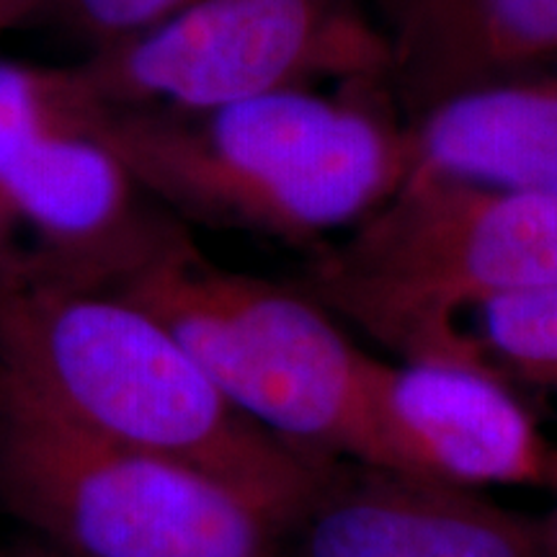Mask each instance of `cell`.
Segmentation results:
<instances>
[{"label": "cell", "mask_w": 557, "mask_h": 557, "mask_svg": "<svg viewBox=\"0 0 557 557\" xmlns=\"http://www.w3.org/2000/svg\"><path fill=\"white\" fill-rule=\"evenodd\" d=\"M0 557H70L62 549L47 545L32 534L18 532V537H13L11 542H3L0 545Z\"/></svg>", "instance_id": "15"}, {"label": "cell", "mask_w": 557, "mask_h": 557, "mask_svg": "<svg viewBox=\"0 0 557 557\" xmlns=\"http://www.w3.org/2000/svg\"><path fill=\"white\" fill-rule=\"evenodd\" d=\"M0 513L70 557H278V521L230 485L3 389Z\"/></svg>", "instance_id": "5"}, {"label": "cell", "mask_w": 557, "mask_h": 557, "mask_svg": "<svg viewBox=\"0 0 557 557\" xmlns=\"http://www.w3.org/2000/svg\"><path fill=\"white\" fill-rule=\"evenodd\" d=\"M83 107L0 173V278L120 295L191 233L83 127Z\"/></svg>", "instance_id": "7"}, {"label": "cell", "mask_w": 557, "mask_h": 557, "mask_svg": "<svg viewBox=\"0 0 557 557\" xmlns=\"http://www.w3.org/2000/svg\"><path fill=\"white\" fill-rule=\"evenodd\" d=\"M465 323L478 357L513 387L557 400V284L493 299Z\"/></svg>", "instance_id": "12"}, {"label": "cell", "mask_w": 557, "mask_h": 557, "mask_svg": "<svg viewBox=\"0 0 557 557\" xmlns=\"http://www.w3.org/2000/svg\"><path fill=\"white\" fill-rule=\"evenodd\" d=\"M387 94V83H354L207 109L124 107L86 94L81 122L186 225L318 250L408 178V124L395 120Z\"/></svg>", "instance_id": "1"}, {"label": "cell", "mask_w": 557, "mask_h": 557, "mask_svg": "<svg viewBox=\"0 0 557 557\" xmlns=\"http://www.w3.org/2000/svg\"><path fill=\"white\" fill-rule=\"evenodd\" d=\"M406 124L410 171L557 199V65L465 90Z\"/></svg>", "instance_id": "11"}, {"label": "cell", "mask_w": 557, "mask_h": 557, "mask_svg": "<svg viewBox=\"0 0 557 557\" xmlns=\"http://www.w3.org/2000/svg\"><path fill=\"white\" fill-rule=\"evenodd\" d=\"M295 284L398 361L478 357L470 312L557 284V199L410 171Z\"/></svg>", "instance_id": "3"}, {"label": "cell", "mask_w": 557, "mask_h": 557, "mask_svg": "<svg viewBox=\"0 0 557 557\" xmlns=\"http://www.w3.org/2000/svg\"><path fill=\"white\" fill-rule=\"evenodd\" d=\"M50 0H0V37L26 21L45 16Z\"/></svg>", "instance_id": "14"}, {"label": "cell", "mask_w": 557, "mask_h": 557, "mask_svg": "<svg viewBox=\"0 0 557 557\" xmlns=\"http://www.w3.org/2000/svg\"><path fill=\"white\" fill-rule=\"evenodd\" d=\"M0 389L101 442L205 472L278 524L333 462L256 426L156 315L111 292L0 278Z\"/></svg>", "instance_id": "2"}, {"label": "cell", "mask_w": 557, "mask_h": 557, "mask_svg": "<svg viewBox=\"0 0 557 557\" xmlns=\"http://www.w3.org/2000/svg\"><path fill=\"white\" fill-rule=\"evenodd\" d=\"M120 295L156 315L256 426L310 457L364 459L380 357L299 284L222 269L189 240Z\"/></svg>", "instance_id": "4"}, {"label": "cell", "mask_w": 557, "mask_h": 557, "mask_svg": "<svg viewBox=\"0 0 557 557\" xmlns=\"http://www.w3.org/2000/svg\"><path fill=\"white\" fill-rule=\"evenodd\" d=\"M555 455L524 393L480 357L377 361L361 462L485 493L547 487Z\"/></svg>", "instance_id": "8"}, {"label": "cell", "mask_w": 557, "mask_h": 557, "mask_svg": "<svg viewBox=\"0 0 557 557\" xmlns=\"http://www.w3.org/2000/svg\"><path fill=\"white\" fill-rule=\"evenodd\" d=\"M70 67L101 103L207 109L320 81L387 83L389 50L361 0H199Z\"/></svg>", "instance_id": "6"}, {"label": "cell", "mask_w": 557, "mask_h": 557, "mask_svg": "<svg viewBox=\"0 0 557 557\" xmlns=\"http://www.w3.org/2000/svg\"><path fill=\"white\" fill-rule=\"evenodd\" d=\"M199 0H50L45 18L81 39L88 52L107 50L156 29Z\"/></svg>", "instance_id": "13"}, {"label": "cell", "mask_w": 557, "mask_h": 557, "mask_svg": "<svg viewBox=\"0 0 557 557\" xmlns=\"http://www.w3.org/2000/svg\"><path fill=\"white\" fill-rule=\"evenodd\" d=\"M547 491H553V496H555V506H553V511H549L547 517H545V524H547V532H549V537H553V542H555V549H557V455H555L553 475H549V485H547Z\"/></svg>", "instance_id": "16"}, {"label": "cell", "mask_w": 557, "mask_h": 557, "mask_svg": "<svg viewBox=\"0 0 557 557\" xmlns=\"http://www.w3.org/2000/svg\"><path fill=\"white\" fill-rule=\"evenodd\" d=\"M406 122L465 90L557 65V0H372Z\"/></svg>", "instance_id": "10"}, {"label": "cell", "mask_w": 557, "mask_h": 557, "mask_svg": "<svg viewBox=\"0 0 557 557\" xmlns=\"http://www.w3.org/2000/svg\"><path fill=\"white\" fill-rule=\"evenodd\" d=\"M278 557H557L545 519L483 491L333 459L278 524Z\"/></svg>", "instance_id": "9"}]
</instances>
